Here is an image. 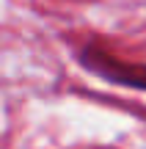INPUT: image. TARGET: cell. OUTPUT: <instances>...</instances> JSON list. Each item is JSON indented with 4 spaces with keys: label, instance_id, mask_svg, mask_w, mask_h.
<instances>
[{
    "label": "cell",
    "instance_id": "6da1fadb",
    "mask_svg": "<svg viewBox=\"0 0 146 149\" xmlns=\"http://www.w3.org/2000/svg\"><path fill=\"white\" fill-rule=\"evenodd\" d=\"M77 61L86 72H91L94 77L105 80V83L132 88V91H146V64L116 58L99 42H86L77 50Z\"/></svg>",
    "mask_w": 146,
    "mask_h": 149
}]
</instances>
